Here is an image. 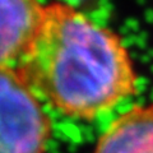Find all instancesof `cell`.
Returning <instances> with one entry per match:
<instances>
[{
    "label": "cell",
    "mask_w": 153,
    "mask_h": 153,
    "mask_svg": "<svg viewBox=\"0 0 153 153\" xmlns=\"http://www.w3.org/2000/svg\"><path fill=\"white\" fill-rule=\"evenodd\" d=\"M16 71L54 108L84 120L137 91V73L120 37L63 3L44 7L38 30Z\"/></svg>",
    "instance_id": "1"
},
{
    "label": "cell",
    "mask_w": 153,
    "mask_h": 153,
    "mask_svg": "<svg viewBox=\"0 0 153 153\" xmlns=\"http://www.w3.org/2000/svg\"><path fill=\"white\" fill-rule=\"evenodd\" d=\"M51 121L16 69L0 68V153H46Z\"/></svg>",
    "instance_id": "2"
},
{
    "label": "cell",
    "mask_w": 153,
    "mask_h": 153,
    "mask_svg": "<svg viewBox=\"0 0 153 153\" xmlns=\"http://www.w3.org/2000/svg\"><path fill=\"white\" fill-rule=\"evenodd\" d=\"M38 0H0V68L16 69L41 23Z\"/></svg>",
    "instance_id": "3"
},
{
    "label": "cell",
    "mask_w": 153,
    "mask_h": 153,
    "mask_svg": "<svg viewBox=\"0 0 153 153\" xmlns=\"http://www.w3.org/2000/svg\"><path fill=\"white\" fill-rule=\"evenodd\" d=\"M94 153H153V105L133 107L114 120Z\"/></svg>",
    "instance_id": "4"
}]
</instances>
